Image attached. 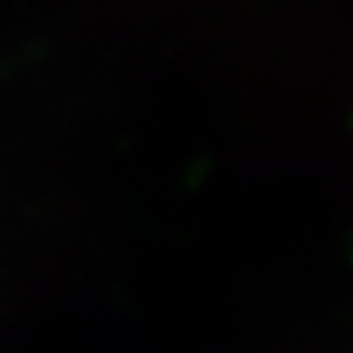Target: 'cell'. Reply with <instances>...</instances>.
<instances>
[]
</instances>
